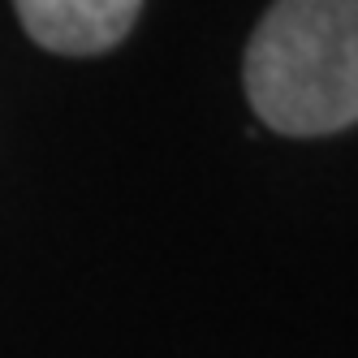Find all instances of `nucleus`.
Wrapping results in <instances>:
<instances>
[{"label":"nucleus","instance_id":"nucleus-1","mask_svg":"<svg viewBox=\"0 0 358 358\" xmlns=\"http://www.w3.org/2000/svg\"><path fill=\"white\" fill-rule=\"evenodd\" d=\"M246 99L268 130L320 138L358 125V0L272 5L246 43Z\"/></svg>","mask_w":358,"mask_h":358},{"label":"nucleus","instance_id":"nucleus-2","mask_svg":"<svg viewBox=\"0 0 358 358\" xmlns=\"http://www.w3.org/2000/svg\"><path fill=\"white\" fill-rule=\"evenodd\" d=\"M138 0H22L17 22L39 48L65 57H99L134 31Z\"/></svg>","mask_w":358,"mask_h":358}]
</instances>
